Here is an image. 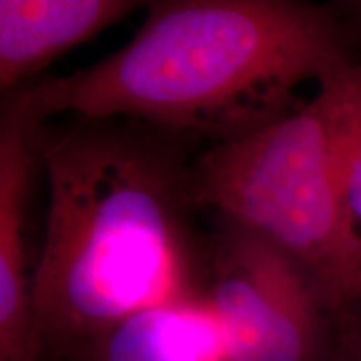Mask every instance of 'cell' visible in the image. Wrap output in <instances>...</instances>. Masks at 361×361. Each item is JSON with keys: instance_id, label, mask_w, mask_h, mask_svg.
I'll use <instances>...</instances> for the list:
<instances>
[{"instance_id": "7a4b0ae2", "label": "cell", "mask_w": 361, "mask_h": 361, "mask_svg": "<svg viewBox=\"0 0 361 361\" xmlns=\"http://www.w3.org/2000/svg\"><path fill=\"white\" fill-rule=\"evenodd\" d=\"M329 6L293 0H164L123 49L85 69L4 97L27 128L59 114L130 119L213 144L303 106L298 89L353 62Z\"/></svg>"}, {"instance_id": "52a82bcc", "label": "cell", "mask_w": 361, "mask_h": 361, "mask_svg": "<svg viewBox=\"0 0 361 361\" xmlns=\"http://www.w3.org/2000/svg\"><path fill=\"white\" fill-rule=\"evenodd\" d=\"M67 360L229 361V356L211 311L194 303L135 313Z\"/></svg>"}, {"instance_id": "6da1fadb", "label": "cell", "mask_w": 361, "mask_h": 361, "mask_svg": "<svg viewBox=\"0 0 361 361\" xmlns=\"http://www.w3.org/2000/svg\"><path fill=\"white\" fill-rule=\"evenodd\" d=\"M186 139L130 119L32 129L49 189L32 274L39 361L69 358L141 311L204 303Z\"/></svg>"}, {"instance_id": "9c48e42d", "label": "cell", "mask_w": 361, "mask_h": 361, "mask_svg": "<svg viewBox=\"0 0 361 361\" xmlns=\"http://www.w3.org/2000/svg\"><path fill=\"white\" fill-rule=\"evenodd\" d=\"M328 6L341 22L351 47L355 49V45L361 47V0H345V2H333Z\"/></svg>"}, {"instance_id": "8992f818", "label": "cell", "mask_w": 361, "mask_h": 361, "mask_svg": "<svg viewBox=\"0 0 361 361\" xmlns=\"http://www.w3.org/2000/svg\"><path fill=\"white\" fill-rule=\"evenodd\" d=\"M141 2L133 0H0V87L11 94L57 56L87 40Z\"/></svg>"}, {"instance_id": "3957f363", "label": "cell", "mask_w": 361, "mask_h": 361, "mask_svg": "<svg viewBox=\"0 0 361 361\" xmlns=\"http://www.w3.org/2000/svg\"><path fill=\"white\" fill-rule=\"evenodd\" d=\"M188 186L194 209L247 226L303 261L323 284L333 316L355 293L360 274L343 243L322 89L273 124L207 147L191 161Z\"/></svg>"}, {"instance_id": "277c9868", "label": "cell", "mask_w": 361, "mask_h": 361, "mask_svg": "<svg viewBox=\"0 0 361 361\" xmlns=\"http://www.w3.org/2000/svg\"><path fill=\"white\" fill-rule=\"evenodd\" d=\"M206 296L229 361H329L333 308L314 273L284 247L216 216Z\"/></svg>"}, {"instance_id": "5b68a950", "label": "cell", "mask_w": 361, "mask_h": 361, "mask_svg": "<svg viewBox=\"0 0 361 361\" xmlns=\"http://www.w3.org/2000/svg\"><path fill=\"white\" fill-rule=\"evenodd\" d=\"M29 129L11 116L0 123V361H39L34 338L32 276L27 273L25 223L34 168Z\"/></svg>"}, {"instance_id": "ba28073f", "label": "cell", "mask_w": 361, "mask_h": 361, "mask_svg": "<svg viewBox=\"0 0 361 361\" xmlns=\"http://www.w3.org/2000/svg\"><path fill=\"white\" fill-rule=\"evenodd\" d=\"M329 361H361V274L353 295L333 316Z\"/></svg>"}]
</instances>
